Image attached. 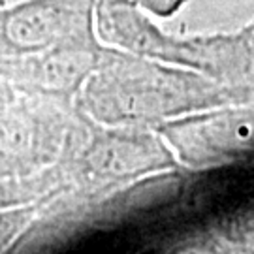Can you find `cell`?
Returning <instances> with one entry per match:
<instances>
[{"instance_id":"6da1fadb","label":"cell","mask_w":254,"mask_h":254,"mask_svg":"<svg viewBox=\"0 0 254 254\" xmlns=\"http://www.w3.org/2000/svg\"><path fill=\"white\" fill-rule=\"evenodd\" d=\"M96 34L104 44L137 57L189 68L211 79H228L245 64L253 30L172 36L156 27L134 0H100Z\"/></svg>"},{"instance_id":"7a4b0ae2","label":"cell","mask_w":254,"mask_h":254,"mask_svg":"<svg viewBox=\"0 0 254 254\" xmlns=\"http://www.w3.org/2000/svg\"><path fill=\"white\" fill-rule=\"evenodd\" d=\"M209 79L189 68L151 61L106 44L100 63L89 77V89L100 104L113 102L132 113H160L187 98L207 94L213 89Z\"/></svg>"},{"instance_id":"3957f363","label":"cell","mask_w":254,"mask_h":254,"mask_svg":"<svg viewBox=\"0 0 254 254\" xmlns=\"http://www.w3.org/2000/svg\"><path fill=\"white\" fill-rule=\"evenodd\" d=\"M100 0H19L0 8V61L98 42Z\"/></svg>"},{"instance_id":"277c9868","label":"cell","mask_w":254,"mask_h":254,"mask_svg":"<svg viewBox=\"0 0 254 254\" xmlns=\"http://www.w3.org/2000/svg\"><path fill=\"white\" fill-rule=\"evenodd\" d=\"M185 2L187 0H134V4H137L145 13L156 17H170L183 8Z\"/></svg>"}]
</instances>
